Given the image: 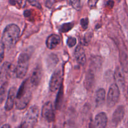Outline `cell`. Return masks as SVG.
Segmentation results:
<instances>
[{"label": "cell", "instance_id": "obj_1", "mask_svg": "<svg viewBox=\"0 0 128 128\" xmlns=\"http://www.w3.org/2000/svg\"><path fill=\"white\" fill-rule=\"evenodd\" d=\"M31 84L30 79L25 80L22 82L20 88L18 90L16 94L15 105L16 108L22 110L24 109L30 102L32 96Z\"/></svg>", "mask_w": 128, "mask_h": 128}, {"label": "cell", "instance_id": "obj_2", "mask_svg": "<svg viewBox=\"0 0 128 128\" xmlns=\"http://www.w3.org/2000/svg\"><path fill=\"white\" fill-rule=\"evenodd\" d=\"M20 35V29L14 24H11L4 30L1 38V42L5 49L12 48L17 42Z\"/></svg>", "mask_w": 128, "mask_h": 128}, {"label": "cell", "instance_id": "obj_3", "mask_svg": "<svg viewBox=\"0 0 128 128\" xmlns=\"http://www.w3.org/2000/svg\"><path fill=\"white\" fill-rule=\"evenodd\" d=\"M30 56L27 53L20 54L18 60V64L16 66L15 74L18 78H23L28 70Z\"/></svg>", "mask_w": 128, "mask_h": 128}, {"label": "cell", "instance_id": "obj_4", "mask_svg": "<svg viewBox=\"0 0 128 128\" xmlns=\"http://www.w3.org/2000/svg\"><path fill=\"white\" fill-rule=\"evenodd\" d=\"M120 96V91L118 86L116 84H112L110 88L108 94V106L110 108L114 106L118 102Z\"/></svg>", "mask_w": 128, "mask_h": 128}, {"label": "cell", "instance_id": "obj_5", "mask_svg": "<svg viewBox=\"0 0 128 128\" xmlns=\"http://www.w3.org/2000/svg\"><path fill=\"white\" fill-rule=\"evenodd\" d=\"M40 110L39 108L36 105L31 106L25 114L23 122L27 124L28 126H33L37 122L39 117Z\"/></svg>", "mask_w": 128, "mask_h": 128}, {"label": "cell", "instance_id": "obj_6", "mask_svg": "<svg viewBox=\"0 0 128 128\" xmlns=\"http://www.w3.org/2000/svg\"><path fill=\"white\" fill-rule=\"evenodd\" d=\"M16 67L9 62H4L1 68V83L7 82V80L12 77L15 74Z\"/></svg>", "mask_w": 128, "mask_h": 128}, {"label": "cell", "instance_id": "obj_7", "mask_svg": "<svg viewBox=\"0 0 128 128\" xmlns=\"http://www.w3.org/2000/svg\"><path fill=\"white\" fill-rule=\"evenodd\" d=\"M62 73L61 70H57L53 72L50 82V89L52 92H55L62 86Z\"/></svg>", "mask_w": 128, "mask_h": 128}, {"label": "cell", "instance_id": "obj_8", "mask_svg": "<svg viewBox=\"0 0 128 128\" xmlns=\"http://www.w3.org/2000/svg\"><path fill=\"white\" fill-rule=\"evenodd\" d=\"M41 114L42 118L48 122H53L55 120V114L53 106L51 102H47L42 106Z\"/></svg>", "mask_w": 128, "mask_h": 128}, {"label": "cell", "instance_id": "obj_9", "mask_svg": "<svg viewBox=\"0 0 128 128\" xmlns=\"http://www.w3.org/2000/svg\"><path fill=\"white\" fill-rule=\"evenodd\" d=\"M17 92L18 91L16 87L11 88L9 90L7 100H6V104L4 106V108L6 111H10L13 108L14 104V100H16Z\"/></svg>", "mask_w": 128, "mask_h": 128}, {"label": "cell", "instance_id": "obj_10", "mask_svg": "<svg viewBox=\"0 0 128 128\" xmlns=\"http://www.w3.org/2000/svg\"><path fill=\"white\" fill-rule=\"evenodd\" d=\"M42 78V69L40 66H37L34 68L30 77V82L32 86H37L40 84Z\"/></svg>", "mask_w": 128, "mask_h": 128}, {"label": "cell", "instance_id": "obj_11", "mask_svg": "<svg viewBox=\"0 0 128 128\" xmlns=\"http://www.w3.org/2000/svg\"><path fill=\"white\" fill-rule=\"evenodd\" d=\"M74 56L76 61L80 64L83 66L86 61V56L83 47L81 45H78L75 49Z\"/></svg>", "mask_w": 128, "mask_h": 128}, {"label": "cell", "instance_id": "obj_12", "mask_svg": "<svg viewBox=\"0 0 128 128\" xmlns=\"http://www.w3.org/2000/svg\"><path fill=\"white\" fill-rule=\"evenodd\" d=\"M108 122L107 115L104 112H100L95 117L94 124L96 128H106Z\"/></svg>", "mask_w": 128, "mask_h": 128}, {"label": "cell", "instance_id": "obj_13", "mask_svg": "<svg viewBox=\"0 0 128 128\" xmlns=\"http://www.w3.org/2000/svg\"><path fill=\"white\" fill-rule=\"evenodd\" d=\"M95 77L94 74L92 70H89L88 72L86 73V77H85L84 84V87L86 88L88 91H91L92 90L94 85Z\"/></svg>", "mask_w": 128, "mask_h": 128}, {"label": "cell", "instance_id": "obj_14", "mask_svg": "<svg viewBox=\"0 0 128 128\" xmlns=\"http://www.w3.org/2000/svg\"><path fill=\"white\" fill-rule=\"evenodd\" d=\"M125 110L124 107L123 106H120L116 108L115 111L114 112L112 115V121L114 124H118L120 122H121V120L124 116Z\"/></svg>", "mask_w": 128, "mask_h": 128}, {"label": "cell", "instance_id": "obj_15", "mask_svg": "<svg viewBox=\"0 0 128 128\" xmlns=\"http://www.w3.org/2000/svg\"><path fill=\"white\" fill-rule=\"evenodd\" d=\"M61 42L60 36L58 34H51L46 40V46L50 50H53L57 47L58 45Z\"/></svg>", "mask_w": 128, "mask_h": 128}, {"label": "cell", "instance_id": "obj_16", "mask_svg": "<svg viewBox=\"0 0 128 128\" xmlns=\"http://www.w3.org/2000/svg\"><path fill=\"white\" fill-rule=\"evenodd\" d=\"M106 91L104 89H99L95 94V102L97 106H102L105 101Z\"/></svg>", "mask_w": 128, "mask_h": 128}, {"label": "cell", "instance_id": "obj_17", "mask_svg": "<svg viewBox=\"0 0 128 128\" xmlns=\"http://www.w3.org/2000/svg\"><path fill=\"white\" fill-rule=\"evenodd\" d=\"M59 59L58 56L54 54H51L48 56L47 58V64L48 67L50 68H53L54 66H56V64L58 62Z\"/></svg>", "mask_w": 128, "mask_h": 128}, {"label": "cell", "instance_id": "obj_18", "mask_svg": "<svg viewBox=\"0 0 128 128\" xmlns=\"http://www.w3.org/2000/svg\"><path fill=\"white\" fill-rule=\"evenodd\" d=\"M114 78L119 84H121V86H124V77L123 74H122L121 71H120L118 68L116 69V71H115Z\"/></svg>", "mask_w": 128, "mask_h": 128}, {"label": "cell", "instance_id": "obj_19", "mask_svg": "<svg viewBox=\"0 0 128 128\" xmlns=\"http://www.w3.org/2000/svg\"><path fill=\"white\" fill-rule=\"evenodd\" d=\"M7 86L8 82H4L1 83V88H0V100H1V103H2L5 98Z\"/></svg>", "mask_w": 128, "mask_h": 128}, {"label": "cell", "instance_id": "obj_20", "mask_svg": "<svg viewBox=\"0 0 128 128\" xmlns=\"http://www.w3.org/2000/svg\"><path fill=\"white\" fill-rule=\"evenodd\" d=\"M62 96H63V91H62V86H61V88H60V91H59L58 94L57 98H56V109L59 110L61 106V102L62 101Z\"/></svg>", "mask_w": 128, "mask_h": 128}, {"label": "cell", "instance_id": "obj_21", "mask_svg": "<svg viewBox=\"0 0 128 128\" xmlns=\"http://www.w3.org/2000/svg\"><path fill=\"white\" fill-rule=\"evenodd\" d=\"M73 22H68V23H65L61 25V26L60 28V30L62 32H68L69 31H70L73 28Z\"/></svg>", "mask_w": 128, "mask_h": 128}, {"label": "cell", "instance_id": "obj_22", "mask_svg": "<svg viewBox=\"0 0 128 128\" xmlns=\"http://www.w3.org/2000/svg\"><path fill=\"white\" fill-rule=\"evenodd\" d=\"M121 63H122L124 71L125 72H128V58L126 54L123 55L121 58Z\"/></svg>", "mask_w": 128, "mask_h": 128}, {"label": "cell", "instance_id": "obj_23", "mask_svg": "<svg viewBox=\"0 0 128 128\" xmlns=\"http://www.w3.org/2000/svg\"><path fill=\"white\" fill-rule=\"evenodd\" d=\"M70 4L78 11H80L81 9V1H70Z\"/></svg>", "mask_w": 128, "mask_h": 128}, {"label": "cell", "instance_id": "obj_24", "mask_svg": "<svg viewBox=\"0 0 128 128\" xmlns=\"http://www.w3.org/2000/svg\"><path fill=\"white\" fill-rule=\"evenodd\" d=\"M76 44V39L74 37H69L67 40V44L70 48L74 46Z\"/></svg>", "mask_w": 128, "mask_h": 128}, {"label": "cell", "instance_id": "obj_25", "mask_svg": "<svg viewBox=\"0 0 128 128\" xmlns=\"http://www.w3.org/2000/svg\"><path fill=\"white\" fill-rule=\"evenodd\" d=\"M88 24H89L88 19V18L81 19V26H82V28H83L84 30H86V29H87L88 26Z\"/></svg>", "mask_w": 128, "mask_h": 128}, {"label": "cell", "instance_id": "obj_26", "mask_svg": "<svg viewBox=\"0 0 128 128\" xmlns=\"http://www.w3.org/2000/svg\"><path fill=\"white\" fill-rule=\"evenodd\" d=\"M28 2H29V3L31 4L32 6H35V7H36L37 8L41 9V4H40V3L38 2V1H29Z\"/></svg>", "mask_w": 128, "mask_h": 128}, {"label": "cell", "instance_id": "obj_27", "mask_svg": "<svg viewBox=\"0 0 128 128\" xmlns=\"http://www.w3.org/2000/svg\"><path fill=\"white\" fill-rule=\"evenodd\" d=\"M90 40H91V36H90V35L86 34L83 39L84 44H89V42H90Z\"/></svg>", "mask_w": 128, "mask_h": 128}, {"label": "cell", "instance_id": "obj_28", "mask_svg": "<svg viewBox=\"0 0 128 128\" xmlns=\"http://www.w3.org/2000/svg\"><path fill=\"white\" fill-rule=\"evenodd\" d=\"M98 2V1H94V0H91V1H90L88 2L89 6H90V8H92L95 7L97 4V2Z\"/></svg>", "mask_w": 128, "mask_h": 128}, {"label": "cell", "instance_id": "obj_29", "mask_svg": "<svg viewBox=\"0 0 128 128\" xmlns=\"http://www.w3.org/2000/svg\"><path fill=\"white\" fill-rule=\"evenodd\" d=\"M54 1H51V0H49V1H46L45 2V4H46V6H47L48 8H50L52 7V6L53 5V4L54 3Z\"/></svg>", "mask_w": 128, "mask_h": 128}, {"label": "cell", "instance_id": "obj_30", "mask_svg": "<svg viewBox=\"0 0 128 128\" xmlns=\"http://www.w3.org/2000/svg\"><path fill=\"white\" fill-rule=\"evenodd\" d=\"M5 50L3 45L1 43V62H2L4 57V50Z\"/></svg>", "mask_w": 128, "mask_h": 128}, {"label": "cell", "instance_id": "obj_31", "mask_svg": "<svg viewBox=\"0 0 128 128\" xmlns=\"http://www.w3.org/2000/svg\"><path fill=\"white\" fill-rule=\"evenodd\" d=\"M28 127L29 126H28L27 124H26L24 122H23V121H22V123H21L20 126H18L16 128H28Z\"/></svg>", "mask_w": 128, "mask_h": 128}, {"label": "cell", "instance_id": "obj_32", "mask_svg": "<svg viewBox=\"0 0 128 128\" xmlns=\"http://www.w3.org/2000/svg\"><path fill=\"white\" fill-rule=\"evenodd\" d=\"M107 5H108L109 6H111V8H112L114 5V2L113 1H108Z\"/></svg>", "mask_w": 128, "mask_h": 128}, {"label": "cell", "instance_id": "obj_33", "mask_svg": "<svg viewBox=\"0 0 128 128\" xmlns=\"http://www.w3.org/2000/svg\"><path fill=\"white\" fill-rule=\"evenodd\" d=\"M30 15V11H29V10H26V11L24 12V16H29Z\"/></svg>", "mask_w": 128, "mask_h": 128}, {"label": "cell", "instance_id": "obj_34", "mask_svg": "<svg viewBox=\"0 0 128 128\" xmlns=\"http://www.w3.org/2000/svg\"><path fill=\"white\" fill-rule=\"evenodd\" d=\"M1 128H11V126L9 124H4Z\"/></svg>", "mask_w": 128, "mask_h": 128}, {"label": "cell", "instance_id": "obj_35", "mask_svg": "<svg viewBox=\"0 0 128 128\" xmlns=\"http://www.w3.org/2000/svg\"><path fill=\"white\" fill-rule=\"evenodd\" d=\"M53 128H56V126H54Z\"/></svg>", "mask_w": 128, "mask_h": 128}, {"label": "cell", "instance_id": "obj_36", "mask_svg": "<svg viewBox=\"0 0 128 128\" xmlns=\"http://www.w3.org/2000/svg\"></svg>", "mask_w": 128, "mask_h": 128}]
</instances>
